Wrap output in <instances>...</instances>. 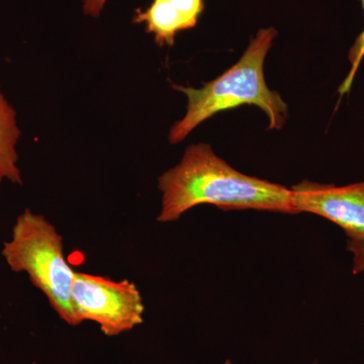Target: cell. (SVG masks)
I'll use <instances>...</instances> for the list:
<instances>
[{
  "label": "cell",
  "mask_w": 364,
  "mask_h": 364,
  "mask_svg": "<svg viewBox=\"0 0 364 364\" xmlns=\"http://www.w3.org/2000/svg\"><path fill=\"white\" fill-rule=\"evenodd\" d=\"M363 1V7L364 11V0ZM364 57V30L360 35L358 36V39L355 40L353 46L349 51V61H350L351 68L349 71L348 75L345 79L344 82L340 86L339 92L341 95L348 92L350 90L352 82H353L354 76H355L356 71L358 70V67L360 65Z\"/></svg>",
  "instance_id": "cell-8"
},
{
  "label": "cell",
  "mask_w": 364,
  "mask_h": 364,
  "mask_svg": "<svg viewBox=\"0 0 364 364\" xmlns=\"http://www.w3.org/2000/svg\"><path fill=\"white\" fill-rule=\"evenodd\" d=\"M21 136L16 109L0 86V186L4 181L23 186L18 153Z\"/></svg>",
  "instance_id": "cell-7"
},
{
  "label": "cell",
  "mask_w": 364,
  "mask_h": 364,
  "mask_svg": "<svg viewBox=\"0 0 364 364\" xmlns=\"http://www.w3.org/2000/svg\"><path fill=\"white\" fill-rule=\"evenodd\" d=\"M158 188L162 193L160 223L177 221L200 205L296 214L291 188L237 171L208 144L188 146L181 162L159 177Z\"/></svg>",
  "instance_id": "cell-1"
},
{
  "label": "cell",
  "mask_w": 364,
  "mask_h": 364,
  "mask_svg": "<svg viewBox=\"0 0 364 364\" xmlns=\"http://www.w3.org/2000/svg\"><path fill=\"white\" fill-rule=\"evenodd\" d=\"M347 248L353 254V274L364 272V241L348 240Z\"/></svg>",
  "instance_id": "cell-9"
},
{
  "label": "cell",
  "mask_w": 364,
  "mask_h": 364,
  "mask_svg": "<svg viewBox=\"0 0 364 364\" xmlns=\"http://www.w3.org/2000/svg\"><path fill=\"white\" fill-rule=\"evenodd\" d=\"M203 9V0H154L147 9H136L133 21L145 26L158 46L171 47L177 33L195 28Z\"/></svg>",
  "instance_id": "cell-6"
},
{
  "label": "cell",
  "mask_w": 364,
  "mask_h": 364,
  "mask_svg": "<svg viewBox=\"0 0 364 364\" xmlns=\"http://www.w3.org/2000/svg\"><path fill=\"white\" fill-rule=\"evenodd\" d=\"M294 210L338 225L350 241H364V182L336 186L309 181L291 186Z\"/></svg>",
  "instance_id": "cell-5"
},
{
  "label": "cell",
  "mask_w": 364,
  "mask_h": 364,
  "mask_svg": "<svg viewBox=\"0 0 364 364\" xmlns=\"http://www.w3.org/2000/svg\"><path fill=\"white\" fill-rule=\"evenodd\" d=\"M1 255L13 272L28 275L62 321L79 325L71 299L76 272L66 259L61 234L49 220L23 210L2 245Z\"/></svg>",
  "instance_id": "cell-3"
},
{
  "label": "cell",
  "mask_w": 364,
  "mask_h": 364,
  "mask_svg": "<svg viewBox=\"0 0 364 364\" xmlns=\"http://www.w3.org/2000/svg\"><path fill=\"white\" fill-rule=\"evenodd\" d=\"M107 0H83V11L86 16L98 18Z\"/></svg>",
  "instance_id": "cell-10"
},
{
  "label": "cell",
  "mask_w": 364,
  "mask_h": 364,
  "mask_svg": "<svg viewBox=\"0 0 364 364\" xmlns=\"http://www.w3.org/2000/svg\"><path fill=\"white\" fill-rule=\"evenodd\" d=\"M275 28H262L251 41L241 59L220 77L193 88L173 85L188 98L186 112L170 129L169 143H181L196 127L218 112L240 105H256L265 112L269 130H280L286 124L287 105L277 91L265 82L264 66L267 53L277 37Z\"/></svg>",
  "instance_id": "cell-2"
},
{
  "label": "cell",
  "mask_w": 364,
  "mask_h": 364,
  "mask_svg": "<svg viewBox=\"0 0 364 364\" xmlns=\"http://www.w3.org/2000/svg\"><path fill=\"white\" fill-rule=\"evenodd\" d=\"M71 299L79 324L85 321L97 323L105 336L131 331L144 322L142 294L129 279L76 272Z\"/></svg>",
  "instance_id": "cell-4"
}]
</instances>
